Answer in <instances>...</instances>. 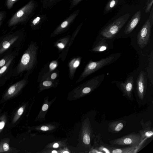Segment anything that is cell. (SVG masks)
I'll use <instances>...</instances> for the list:
<instances>
[{"label": "cell", "instance_id": "obj_1", "mask_svg": "<svg viewBox=\"0 0 153 153\" xmlns=\"http://www.w3.org/2000/svg\"><path fill=\"white\" fill-rule=\"evenodd\" d=\"M121 55L120 53H114L97 61H90L80 76L78 82L82 80L90 74L114 62L119 58Z\"/></svg>", "mask_w": 153, "mask_h": 153}, {"label": "cell", "instance_id": "obj_2", "mask_svg": "<svg viewBox=\"0 0 153 153\" xmlns=\"http://www.w3.org/2000/svg\"><path fill=\"white\" fill-rule=\"evenodd\" d=\"M38 48L34 44H30L25 51L17 67L18 73L25 70H30L33 67L36 61Z\"/></svg>", "mask_w": 153, "mask_h": 153}, {"label": "cell", "instance_id": "obj_3", "mask_svg": "<svg viewBox=\"0 0 153 153\" xmlns=\"http://www.w3.org/2000/svg\"><path fill=\"white\" fill-rule=\"evenodd\" d=\"M131 15L130 13H127L114 20L101 30L100 35L108 39L113 38L125 25Z\"/></svg>", "mask_w": 153, "mask_h": 153}, {"label": "cell", "instance_id": "obj_4", "mask_svg": "<svg viewBox=\"0 0 153 153\" xmlns=\"http://www.w3.org/2000/svg\"><path fill=\"white\" fill-rule=\"evenodd\" d=\"M150 11L149 18L146 21L137 35V43L139 47L141 48L145 47L147 45L150 39L153 25L152 7Z\"/></svg>", "mask_w": 153, "mask_h": 153}, {"label": "cell", "instance_id": "obj_5", "mask_svg": "<svg viewBox=\"0 0 153 153\" xmlns=\"http://www.w3.org/2000/svg\"><path fill=\"white\" fill-rule=\"evenodd\" d=\"M142 142L139 134L133 132L122 137L110 140L112 145L121 146L138 147Z\"/></svg>", "mask_w": 153, "mask_h": 153}, {"label": "cell", "instance_id": "obj_6", "mask_svg": "<svg viewBox=\"0 0 153 153\" xmlns=\"http://www.w3.org/2000/svg\"><path fill=\"white\" fill-rule=\"evenodd\" d=\"M114 83L121 91L123 95L128 100H133V91L134 80L133 76H130L127 78L124 82L122 81H114Z\"/></svg>", "mask_w": 153, "mask_h": 153}, {"label": "cell", "instance_id": "obj_7", "mask_svg": "<svg viewBox=\"0 0 153 153\" xmlns=\"http://www.w3.org/2000/svg\"><path fill=\"white\" fill-rule=\"evenodd\" d=\"M80 11L79 9H77L70 14L51 33V36H55L67 30L78 15Z\"/></svg>", "mask_w": 153, "mask_h": 153}, {"label": "cell", "instance_id": "obj_8", "mask_svg": "<svg viewBox=\"0 0 153 153\" xmlns=\"http://www.w3.org/2000/svg\"><path fill=\"white\" fill-rule=\"evenodd\" d=\"M147 88V79L145 72L141 71L137 80V92L139 98L143 100L145 97Z\"/></svg>", "mask_w": 153, "mask_h": 153}, {"label": "cell", "instance_id": "obj_9", "mask_svg": "<svg viewBox=\"0 0 153 153\" xmlns=\"http://www.w3.org/2000/svg\"><path fill=\"white\" fill-rule=\"evenodd\" d=\"M26 83L24 79L21 80L11 86L4 94L3 98L7 100L17 95L24 87Z\"/></svg>", "mask_w": 153, "mask_h": 153}, {"label": "cell", "instance_id": "obj_10", "mask_svg": "<svg viewBox=\"0 0 153 153\" xmlns=\"http://www.w3.org/2000/svg\"><path fill=\"white\" fill-rule=\"evenodd\" d=\"M141 14V10H139L132 16L125 27L124 33L126 34H129L135 28L140 20Z\"/></svg>", "mask_w": 153, "mask_h": 153}, {"label": "cell", "instance_id": "obj_11", "mask_svg": "<svg viewBox=\"0 0 153 153\" xmlns=\"http://www.w3.org/2000/svg\"><path fill=\"white\" fill-rule=\"evenodd\" d=\"M99 39L93 47L91 51L96 52H101L107 51L110 48V43L107 39L103 37Z\"/></svg>", "mask_w": 153, "mask_h": 153}, {"label": "cell", "instance_id": "obj_12", "mask_svg": "<svg viewBox=\"0 0 153 153\" xmlns=\"http://www.w3.org/2000/svg\"><path fill=\"white\" fill-rule=\"evenodd\" d=\"M141 123L143 129L139 131V134L141 136L142 141L145 138L150 137L153 136V129L151 128V122H147L146 123Z\"/></svg>", "mask_w": 153, "mask_h": 153}, {"label": "cell", "instance_id": "obj_13", "mask_svg": "<svg viewBox=\"0 0 153 153\" xmlns=\"http://www.w3.org/2000/svg\"><path fill=\"white\" fill-rule=\"evenodd\" d=\"M104 146L106 147L111 153H134L137 147L128 146L123 148H118L110 146L106 144Z\"/></svg>", "mask_w": 153, "mask_h": 153}, {"label": "cell", "instance_id": "obj_14", "mask_svg": "<svg viewBox=\"0 0 153 153\" xmlns=\"http://www.w3.org/2000/svg\"><path fill=\"white\" fill-rule=\"evenodd\" d=\"M125 122V121L121 120L109 123L108 125V131L113 133L120 132L123 128Z\"/></svg>", "mask_w": 153, "mask_h": 153}, {"label": "cell", "instance_id": "obj_15", "mask_svg": "<svg viewBox=\"0 0 153 153\" xmlns=\"http://www.w3.org/2000/svg\"><path fill=\"white\" fill-rule=\"evenodd\" d=\"M47 18L46 14H38L36 15L32 22V27L36 29H39L42 25L47 20Z\"/></svg>", "mask_w": 153, "mask_h": 153}, {"label": "cell", "instance_id": "obj_16", "mask_svg": "<svg viewBox=\"0 0 153 153\" xmlns=\"http://www.w3.org/2000/svg\"><path fill=\"white\" fill-rule=\"evenodd\" d=\"M81 60V57H77L72 59L69 63L68 66L70 78H73L75 71L80 64Z\"/></svg>", "mask_w": 153, "mask_h": 153}, {"label": "cell", "instance_id": "obj_17", "mask_svg": "<svg viewBox=\"0 0 153 153\" xmlns=\"http://www.w3.org/2000/svg\"><path fill=\"white\" fill-rule=\"evenodd\" d=\"M19 38V36H15L11 38L4 41L0 46V54L8 49Z\"/></svg>", "mask_w": 153, "mask_h": 153}, {"label": "cell", "instance_id": "obj_18", "mask_svg": "<svg viewBox=\"0 0 153 153\" xmlns=\"http://www.w3.org/2000/svg\"><path fill=\"white\" fill-rule=\"evenodd\" d=\"M10 139L4 138L1 140L0 143V153L9 152L11 148L9 145Z\"/></svg>", "mask_w": 153, "mask_h": 153}, {"label": "cell", "instance_id": "obj_19", "mask_svg": "<svg viewBox=\"0 0 153 153\" xmlns=\"http://www.w3.org/2000/svg\"><path fill=\"white\" fill-rule=\"evenodd\" d=\"M62 0H41L42 7L44 9H49Z\"/></svg>", "mask_w": 153, "mask_h": 153}, {"label": "cell", "instance_id": "obj_20", "mask_svg": "<svg viewBox=\"0 0 153 153\" xmlns=\"http://www.w3.org/2000/svg\"><path fill=\"white\" fill-rule=\"evenodd\" d=\"M119 0H110L105 7L103 11L105 14L108 13L117 4Z\"/></svg>", "mask_w": 153, "mask_h": 153}, {"label": "cell", "instance_id": "obj_21", "mask_svg": "<svg viewBox=\"0 0 153 153\" xmlns=\"http://www.w3.org/2000/svg\"><path fill=\"white\" fill-rule=\"evenodd\" d=\"M91 128H87V132L84 134L82 137L83 143L85 145L90 146Z\"/></svg>", "mask_w": 153, "mask_h": 153}, {"label": "cell", "instance_id": "obj_22", "mask_svg": "<svg viewBox=\"0 0 153 153\" xmlns=\"http://www.w3.org/2000/svg\"><path fill=\"white\" fill-rule=\"evenodd\" d=\"M25 108V106L23 105L18 109L13 119L12 124L15 123L20 118L24 111Z\"/></svg>", "mask_w": 153, "mask_h": 153}, {"label": "cell", "instance_id": "obj_23", "mask_svg": "<svg viewBox=\"0 0 153 153\" xmlns=\"http://www.w3.org/2000/svg\"><path fill=\"white\" fill-rule=\"evenodd\" d=\"M69 38V37H66L59 40L57 43V46L60 49H63L68 43Z\"/></svg>", "mask_w": 153, "mask_h": 153}, {"label": "cell", "instance_id": "obj_24", "mask_svg": "<svg viewBox=\"0 0 153 153\" xmlns=\"http://www.w3.org/2000/svg\"><path fill=\"white\" fill-rule=\"evenodd\" d=\"M13 59V57L10 58L6 64L0 68V77L6 71L12 62Z\"/></svg>", "mask_w": 153, "mask_h": 153}, {"label": "cell", "instance_id": "obj_25", "mask_svg": "<svg viewBox=\"0 0 153 153\" xmlns=\"http://www.w3.org/2000/svg\"><path fill=\"white\" fill-rule=\"evenodd\" d=\"M7 121V117L4 115L0 116V133L3 130Z\"/></svg>", "mask_w": 153, "mask_h": 153}, {"label": "cell", "instance_id": "obj_26", "mask_svg": "<svg viewBox=\"0 0 153 153\" xmlns=\"http://www.w3.org/2000/svg\"><path fill=\"white\" fill-rule=\"evenodd\" d=\"M153 3V0H147L146 1L145 13H148L150 12Z\"/></svg>", "mask_w": 153, "mask_h": 153}, {"label": "cell", "instance_id": "obj_27", "mask_svg": "<svg viewBox=\"0 0 153 153\" xmlns=\"http://www.w3.org/2000/svg\"><path fill=\"white\" fill-rule=\"evenodd\" d=\"M83 0H70L69 8L71 10L77 6Z\"/></svg>", "mask_w": 153, "mask_h": 153}, {"label": "cell", "instance_id": "obj_28", "mask_svg": "<svg viewBox=\"0 0 153 153\" xmlns=\"http://www.w3.org/2000/svg\"><path fill=\"white\" fill-rule=\"evenodd\" d=\"M9 56H7L0 60V68L4 66L8 61L9 59Z\"/></svg>", "mask_w": 153, "mask_h": 153}, {"label": "cell", "instance_id": "obj_29", "mask_svg": "<svg viewBox=\"0 0 153 153\" xmlns=\"http://www.w3.org/2000/svg\"><path fill=\"white\" fill-rule=\"evenodd\" d=\"M57 63L56 61H54L52 62L49 65V68L50 71H51L54 70L57 67Z\"/></svg>", "mask_w": 153, "mask_h": 153}, {"label": "cell", "instance_id": "obj_30", "mask_svg": "<svg viewBox=\"0 0 153 153\" xmlns=\"http://www.w3.org/2000/svg\"><path fill=\"white\" fill-rule=\"evenodd\" d=\"M53 82L52 81L49 80L44 81L42 83V85L45 87H50L52 85Z\"/></svg>", "mask_w": 153, "mask_h": 153}, {"label": "cell", "instance_id": "obj_31", "mask_svg": "<svg viewBox=\"0 0 153 153\" xmlns=\"http://www.w3.org/2000/svg\"><path fill=\"white\" fill-rule=\"evenodd\" d=\"M25 13V11L23 10L19 11L17 13V16L18 17H21Z\"/></svg>", "mask_w": 153, "mask_h": 153}, {"label": "cell", "instance_id": "obj_32", "mask_svg": "<svg viewBox=\"0 0 153 153\" xmlns=\"http://www.w3.org/2000/svg\"><path fill=\"white\" fill-rule=\"evenodd\" d=\"M57 76V74L56 73L54 72L52 73L51 76V78L52 80L55 79Z\"/></svg>", "mask_w": 153, "mask_h": 153}, {"label": "cell", "instance_id": "obj_33", "mask_svg": "<svg viewBox=\"0 0 153 153\" xmlns=\"http://www.w3.org/2000/svg\"><path fill=\"white\" fill-rule=\"evenodd\" d=\"M48 108V105L46 104H44L42 108V110L43 111H46Z\"/></svg>", "mask_w": 153, "mask_h": 153}, {"label": "cell", "instance_id": "obj_34", "mask_svg": "<svg viewBox=\"0 0 153 153\" xmlns=\"http://www.w3.org/2000/svg\"><path fill=\"white\" fill-rule=\"evenodd\" d=\"M40 129L42 131H46L49 130V128L47 126H43L41 127Z\"/></svg>", "mask_w": 153, "mask_h": 153}, {"label": "cell", "instance_id": "obj_35", "mask_svg": "<svg viewBox=\"0 0 153 153\" xmlns=\"http://www.w3.org/2000/svg\"><path fill=\"white\" fill-rule=\"evenodd\" d=\"M59 144L58 143H56L53 144V148H57L59 147Z\"/></svg>", "mask_w": 153, "mask_h": 153}, {"label": "cell", "instance_id": "obj_36", "mask_svg": "<svg viewBox=\"0 0 153 153\" xmlns=\"http://www.w3.org/2000/svg\"><path fill=\"white\" fill-rule=\"evenodd\" d=\"M51 152L53 153H57L58 152L56 150H53Z\"/></svg>", "mask_w": 153, "mask_h": 153}, {"label": "cell", "instance_id": "obj_37", "mask_svg": "<svg viewBox=\"0 0 153 153\" xmlns=\"http://www.w3.org/2000/svg\"><path fill=\"white\" fill-rule=\"evenodd\" d=\"M63 153H69L70 152H68V151H65L63 152Z\"/></svg>", "mask_w": 153, "mask_h": 153}, {"label": "cell", "instance_id": "obj_38", "mask_svg": "<svg viewBox=\"0 0 153 153\" xmlns=\"http://www.w3.org/2000/svg\"><path fill=\"white\" fill-rule=\"evenodd\" d=\"M11 1H15V0H11Z\"/></svg>", "mask_w": 153, "mask_h": 153}]
</instances>
